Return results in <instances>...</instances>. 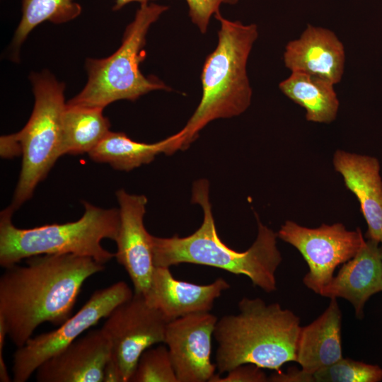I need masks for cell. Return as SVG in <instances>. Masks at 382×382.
<instances>
[{
    "label": "cell",
    "instance_id": "obj_23",
    "mask_svg": "<svg viewBox=\"0 0 382 382\" xmlns=\"http://www.w3.org/2000/svg\"><path fill=\"white\" fill-rule=\"evenodd\" d=\"M129 382H178L167 346L146 349Z\"/></svg>",
    "mask_w": 382,
    "mask_h": 382
},
{
    "label": "cell",
    "instance_id": "obj_3",
    "mask_svg": "<svg viewBox=\"0 0 382 382\" xmlns=\"http://www.w3.org/2000/svg\"><path fill=\"white\" fill-rule=\"evenodd\" d=\"M238 307V314L221 317L215 326L220 375L244 364L277 371L286 362L296 361L299 317L260 298L244 297Z\"/></svg>",
    "mask_w": 382,
    "mask_h": 382
},
{
    "label": "cell",
    "instance_id": "obj_10",
    "mask_svg": "<svg viewBox=\"0 0 382 382\" xmlns=\"http://www.w3.org/2000/svg\"><path fill=\"white\" fill-rule=\"evenodd\" d=\"M168 322L159 311L146 303L143 295L134 293L106 318L101 329L109 339L111 356L118 366L123 382H129L146 349L164 342Z\"/></svg>",
    "mask_w": 382,
    "mask_h": 382
},
{
    "label": "cell",
    "instance_id": "obj_15",
    "mask_svg": "<svg viewBox=\"0 0 382 382\" xmlns=\"http://www.w3.org/2000/svg\"><path fill=\"white\" fill-rule=\"evenodd\" d=\"M283 59L291 72L311 74L335 85L344 73L345 50L332 31L308 25L299 38L286 44Z\"/></svg>",
    "mask_w": 382,
    "mask_h": 382
},
{
    "label": "cell",
    "instance_id": "obj_21",
    "mask_svg": "<svg viewBox=\"0 0 382 382\" xmlns=\"http://www.w3.org/2000/svg\"><path fill=\"white\" fill-rule=\"evenodd\" d=\"M103 108L67 103L62 115L61 156L91 151L110 132Z\"/></svg>",
    "mask_w": 382,
    "mask_h": 382
},
{
    "label": "cell",
    "instance_id": "obj_16",
    "mask_svg": "<svg viewBox=\"0 0 382 382\" xmlns=\"http://www.w3.org/2000/svg\"><path fill=\"white\" fill-rule=\"evenodd\" d=\"M332 164L359 202L368 226L366 237L381 243L382 179L378 159L339 149L333 155Z\"/></svg>",
    "mask_w": 382,
    "mask_h": 382
},
{
    "label": "cell",
    "instance_id": "obj_14",
    "mask_svg": "<svg viewBox=\"0 0 382 382\" xmlns=\"http://www.w3.org/2000/svg\"><path fill=\"white\" fill-rule=\"evenodd\" d=\"M222 277L209 284L199 285L175 279L169 267H156L144 296L146 303L171 321L200 312H209L215 300L229 289Z\"/></svg>",
    "mask_w": 382,
    "mask_h": 382
},
{
    "label": "cell",
    "instance_id": "obj_25",
    "mask_svg": "<svg viewBox=\"0 0 382 382\" xmlns=\"http://www.w3.org/2000/svg\"><path fill=\"white\" fill-rule=\"evenodd\" d=\"M239 0H185L189 16L202 33L208 30L212 16L219 11L222 4L235 5Z\"/></svg>",
    "mask_w": 382,
    "mask_h": 382
},
{
    "label": "cell",
    "instance_id": "obj_31",
    "mask_svg": "<svg viewBox=\"0 0 382 382\" xmlns=\"http://www.w3.org/2000/svg\"><path fill=\"white\" fill-rule=\"evenodd\" d=\"M381 258H382V243H381Z\"/></svg>",
    "mask_w": 382,
    "mask_h": 382
},
{
    "label": "cell",
    "instance_id": "obj_12",
    "mask_svg": "<svg viewBox=\"0 0 382 382\" xmlns=\"http://www.w3.org/2000/svg\"><path fill=\"white\" fill-rule=\"evenodd\" d=\"M120 205V228L115 240V257L122 265L134 286V294L146 293L155 265L151 234L144 224L147 198L131 195L123 189L116 192Z\"/></svg>",
    "mask_w": 382,
    "mask_h": 382
},
{
    "label": "cell",
    "instance_id": "obj_24",
    "mask_svg": "<svg viewBox=\"0 0 382 382\" xmlns=\"http://www.w3.org/2000/svg\"><path fill=\"white\" fill-rule=\"evenodd\" d=\"M318 382H378L382 380V369L343 357L332 365L313 374Z\"/></svg>",
    "mask_w": 382,
    "mask_h": 382
},
{
    "label": "cell",
    "instance_id": "obj_20",
    "mask_svg": "<svg viewBox=\"0 0 382 382\" xmlns=\"http://www.w3.org/2000/svg\"><path fill=\"white\" fill-rule=\"evenodd\" d=\"M280 91L303 108L309 122L330 123L337 115L340 102L334 84L324 79L293 71L279 84Z\"/></svg>",
    "mask_w": 382,
    "mask_h": 382
},
{
    "label": "cell",
    "instance_id": "obj_30",
    "mask_svg": "<svg viewBox=\"0 0 382 382\" xmlns=\"http://www.w3.org/2000/svg\"><path fill=\"white\" fill-rule=\"evenodd\" d=\"M151 1L154 0H115V4L112 7L114 11H118L123 8L125 5L129 4L132 2H138L140 4L149 3Z\"/></svg>",
    "mask_w": 382,
    "mask_h": 382
},
{
    "label": "cell",
    "instance_id": "obj_5",
    "mask_svg": "<svg viewBox=\"0 0 382 382\" xmlns=\"http://www.w3.org/2000/svg\"><path fill=\"white\" fill-rule=\"evenodd\" d=\"M85 212L77 221L32 228L13 225L10 206L0 214V265L8 267L23 259L44 254H73L105 264L115 253L101 245L105 238L115 241L120 228L119 209H103L83 202Z\"/></svg>",
    "mask_w": 382,
    "mask_h": 382
},
{
    "label": "cell",
    "instance_id": "obj_19",
    "mask_svg": "<svg viewBox=\"0 0 382 382\" xmlns=\"http://www.w3.org/2000/svg\"><path fill=\"white\" fill-rule=\"evenodd\" d=\"M180 135L179 131L165 139L147 144L134 141L123 132L110 131L88 155L96 162L129 171L151 163L160 154H172L180 150Z\"/></svg>",
    "mask_w": 382,
    "mask_h": 382
},
{
    "label": "cell",
    "instance_id": "obj_26",
    "mask_svg": "<svg viewBox=\"0 0 382 382\" xmlns=\"http://www.w3.org/2000/svg\"><path fill=\"white\" fill-rule=\"evenodd\" d=\"M221 377L220 374H214L209 382H265L269 381L262 368L253 364L238 365L226 372Z\"/></svg>",
    "mask_w": 382,
    "mask_h": 382
},
{
    "label": "cell",
    "instance_id": "obj_6",
    "mask_svg": "<svg viewBox=\"0 0 382 382\" xmlns=\"http://www.w3.org/2000/svg\"><path fill=\"white\" fill-rule=\"evenodd\" d=\"M168 9L154 3L140 4L125 30L120 47L108 57L86 59V84L67 103L104 109L115 101H134L153 91H171L158 78L145 76L139 69L146 56L149 29Z\"/></svg>",
    "mask_w": 382,
    "mask_h": 382
},
{
    "label": "cell",
    "instance_id": "obj_9",
    "mask_svg": "<svg viewBox=\"0 0 382 382\" xmlns=\"http://www.w3.org/2000/svg\"><path fill=\"white\" fill-rule=\"evenodd\" d=\"M277 235L301 254L309 268L303 282L319 295L332 280L336 267L352 258L366 242L359 228L349 231L341 223L312 228L287 220Z\"/></svg>",
    "mask_w": 382,
    "mask_h": 382
},
{
    "label": "cell",
    "instance_id": "obj_27",
    "mask_svg": "<svg viewBox=\"0 0 382 382\" xmlns=\"http://www.w3.org/2000/svg\"><path fill=\"white\" fill-rule=\"evenodd\" d=\"M269 381L274 382H310L314 381L313 375L303 372L301 369H290L286 373L280 370L269 378Z\"/></svg>",
    "mask_w": 382,
    "mask_h": 382
},
{
    "label": "cell",
    "instance_id": "obj_1",
    "mask_svg": "<svg viewBox=\"0 0 382 382\" xmlns=\"http://www.w3.org/2000/svg\"><path fill=\"white\" fill-rule=\"evenodd\" d=\"M25 265L6 267L0 278V318L20 347L42 323L60 325L70 316L80 290L104 264L73 254H44Z\"/></svg>",
    "mask_w": 382,
    "mask_h": 382
},
{
    "label": "cell",
    "instance_id": "obj_2",
    "mask_svg": "<svg viewBox=\"0 0 382 382\" xmlns=\"http://www.w3.org/2000/svg\"><path fill=\"white\" fill-rule=\"evenodd\" d=\"M209 194L207 180L194 183L192 202L202 208L204 216L201 226L193 233L185 237L151 236L155 267H170L180 263L214 267L243 274L267 293L277 290L275 272L282 260L277 233L257 216V234L252 245L243 252L228 247L217 233Z\"/></svg>",
    "mask_w": 382,
    "mask_h": 382
},
{
    "label": "cell",
    "instance_id": "obj_18",
    "mask_svg": "<svg viewBox=\"0 0 382 382\" xmlns=\"http://www.w3.org/2000/svg\"><path fill=\"white\" fill-rule=\"evenodd\" d=\"M341 320V311L334 298L318 318L301 328L296 361L303 372L313 375L342 358Z\"/></svg>",
    "mask_w": 382,
    "mask_h": 382
},
{
    "label": "cell",
    "instance_id": "obj_4",
    "mask_svg": "<svg viewBox=\"0 0 382 382\" xmlns=\"http://www.w3.org/2000/svg\"><path fill=\"white\" fill-rule=\"evenodd\" d=\"M219 22L218 42L207 56L202 73V97L194 113L180 130V150L186 149L209 122L243 113L250 106L252 88L247 64L258 37L257 25L214 16Z\"/></svg>",
    "mask_w": 382,
    "mask_h": 382
},
{
    "label": "cell",
    "instance_id": "obj_22",
    "mask_svg": "<svg viewBox=\"0 0 382 382\" xmlns=\"http://www.w3.org/2000/svg\"><path fill=\"white\" fill-rule=\"evenodd\" d=\"M81 11V5L74 0H22V17L11 45L13 59L18 60L22 44L41 23H66L78 17Z\"/></svg>",
    "mask_w": 382,
    "mask_h": 382
},
{
    "label": "cell",
    "instance_id": "obj_8",
    "mask_svg": "<svg viewBox=\"0 0 382 382\" xmlns=\"http://www.w3.org/2000/svg\"><path fill=\"white\" fill-rule=\"evenodd\" d=\"M133 294L123 281L98 289L76 314L57 329L30 337L13 354V381H28L42 363L79 338L102 318H106L115 307L131 299Z\"/></svg>",
    "mask_w": 382,
    "mask_h": 382
},
{
    "label": "cell",
    "instance_id": "obj_13",
    "mask_svg": "<svg viewBox=\"0 0 382 382\" xmlns=\"http://www.w3.org/2000/svg\"><path fill=\"white\" fill-rule=\"evenodd\" d=\"M111 346L100 328L79 337L35 371L37 382H103Z\"/></svg>",
    "mask_w": 382,
    "mask_h": 382
},
{
    "label": "cell",
    "instance_id": "obj_11",
    "mask_svg": "<svg viewBox=\"0 0 382 382\" xmlns=\"http://www.w3.org/2000/svg\"><path fill=\"white\" fill-rule=\"evenodd\" d=\"M217 320L209 312H200L168 323L163 343L178 382H209L215 374L211 351Z\"/></svg>",
    "mask_w": 382,
    "mask_h": 382
},
{
    "label": "cell",
    "instance_id": "obj_28",
    "mask_svg": "<svg viewBox=\"0 0 382 382\" xmlns=\"http://www.w3.org/2000/svg\"><path fill=\"white\" fill-rule=\"evenodd\" d=\"M103 382H123L118 366L111 355L103 369Z\"/></svg>",
    "mask_w": 382,
    "mask_h": 382
},
{
    "label": "cell",
    "instance_id": "obj_29",
    "mask_svg": "<svg viewBox=\"0 0 382 382\" xmlns=\"http://www.w3.org/2000/svg\"><path fill=\"white\" fill-rule=\"evenodd\" d=\"M11 379L4 359L3 353H0V381L10 382Z\"/></svg>",
    "mask_w": 382,
    "mask_h": 382
},
{
    "label": "cell",
    "instance_id": "obj_7",
    "mask_svg": "<svg viewBox=\"0 0 382 382\" xmlns=\"http://www.w3.org/2000/svg\"><path fill=\"white\" fill-rule=\"evenodd\" d=\"M34 108L25 127L14 134L21 149L22 165L10 207L16 210L28 200L61 157L62 115L66 106L65 84L48 71L30 76Z\"/></svg>",
    "mask_w": 382,
    "mask_h": 382
},
{
    "label": "cell",
    "instance_id": "obj_17",
    "mask_svg": "<svg viewBox=\"0 0 382 382\" xmlns=\"http://www.w3.org/2000/svg\"><path fill=\"white\" fill-rule=\"evenodd\" d=\"M378 244L368 239L352 258L343 263L320 294L350 302L357 318L364 317V306L370 296L382 291V258Z\"/></svg>",
    "mask_w": 382,
    "mask_h": 382
}]
</instances>
